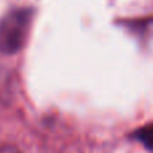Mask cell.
<instances>
[{"instance_id":"1","label":"cell","mask_w":153,"mask_h":153,"mask_svg":"<svg viewBox=\"0 0 153 153\" xmlns=\"http://www.w3.org/2000/svg\"><path fill=\"white\" fill-rule=\"evenodd\" d=\"M32 18L31 8H13L0 19V51L3 54H15L23 48Z\"/></svg>"},{"instance_id":"2","label":"cell","mask_w":153,"mask_h":153,"mask_svg":"<svg viewBox=\"0 0 153 153\" xmlns=\"http://www.w3.org/2000/svg\"><path fill=\"white\" fill-rule=\"evenodd\" d=\"M133 137L140 141L145 148L153 151V124L145 125V126L137 129L133 133Z\"/></svg>"},{"instance_id":"3","label":"cell","mask_w":153,"mask_h":153,"mask_svg":"<svg viewBox=\"0 0 153 153\" xmlns=\"http://www.w3.org/2000/svg\"><path fill=\"white\" fill-rule=\"evenodd\" d=\"M0 153H19L15 148H11V146H7V148L0 149Z\"/></svg>"}]
</instances>
